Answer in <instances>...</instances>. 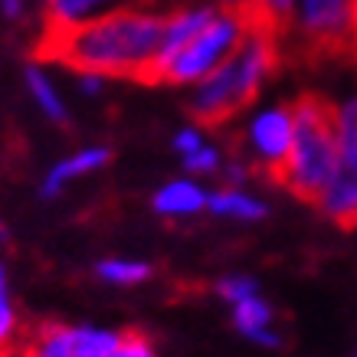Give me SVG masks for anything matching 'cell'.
Returning a JSON list of instances; mask_svg holds the SVG:
<instances>
[{"mask_svg":"<svg viewBox=\"0 0 357 357\" xmlns=\"http://www.w3.org/2000/svg\"><path fill=\"white\" fill-rule=\"evenodd\" d=\"M164 30L167 17L141 10H119L76 23L46 20V30L33 46V56L86 76H119L141 82L161 50Z\"/></svg>","mask_w":357,"mask_h":357,"instance_id":"cell-1","label":"cell"},{"mask_svg":"<svg viewBox=\"0 0 357 357\" xmlns=\"http://www.w3.org/2000/svg\"><path fill=\"white\" fill-rule=\"evenodd\" d=\"M275 63H279V33L249 23L246 40L236 46V53H229L200 86L190 105L194 119L206 128L227 125L256 98L262 79L275 69Z\"/></svg>","mask_w":357,"mask_h":357,"instance_id":"cell-2","label":"cell"},{"mask_svg":"<svg viewBox=\"0 0 357 357\" xmlns=\"http://www.w3.org/2000/svg\"><path fill=\"white\" fill-rule=\"evenodd\" d=\"M337 164V109L321 96H302L292 105V151L279 184L298 200H314L328 187Z\"/></svg>","mask_w":357,"mask_h":357,"instance_id":"cell-3","label":"cell"},{"mask_svg":"<svg viewBox=\"0 0 357 357\" xmlns=\"http://www.w3.org/2000/svg\"><path fill=\"white\" fill-rule=\"evenodd\" d=\"M246 33H249V20L243 7L227 13H213V20L167 63L161 82H190V79L210 76L229 56V50H236L246 40Z\"/></svg>","mask_w":357,"mask_h":357,"instance_id":"cell-4","label":"cell"},{"mask_svg":"<svg viewBox=\"0 0 357 357\" xmlns=\"http://www.w3.org/2000/svg\"><path fill=\"white\" fill-rule=\"evenodd\" d=\"M318 206L337 227H357V98L337 112V164Z\"/></svg>","mask_w":357,"mask_h":357,"instance_id":"cell-5","label":"cell"},{"mask_svg":"<svg viewBox=\"0 0 357 357\" xmlns=\"http://www.w3.org/2000/svg\"><path fill=\"white\" fill-rule=\"evenodd\" d=\"M121 341L119 331L96 325H43L20 337L17 357H105Z\"/></svg>","mask_w":357,"mask_h":357,"instance_id":"cell-6","label":"cell"},{"mask_svg":"<svg viewBox=\"0 0 357 357\" xmlns=\"http://www.w3.org/2000/svg\"><path fill=\"white\" fill-rule=\"evenodd\" d=\"M302 30L312 53L351 50V0H302Z\"/></svg>","mask_w":357,"mask_h":357,"instance_id":"cell-7","label":"cell"},{"mask_svg":"<svg viewBox=\"0 0 357 357\" xmlns=\"http://www.w3.org/2000/svg\"><path fill=\"white\" fill-rule=\"evenodd\" d=\"M249 141H252V151H256L259 164L266 167V174L279 184V174H282V167H285V158L292 151V109L262 112L259 119L252 121Z\"/></svg>","mask_w":357,"mask_h":357,"instance_id":"cell-8","label":"cell"},{"mask_svg":"<svg viewBox=\"0 0 357 357\" xmlns=\"http://www.w3.org/2000/svg\"><path fill=\"white\" fill-rule=\"evenodd\" d=\"M233 325L252 344H262V347L282 344L279 331H275V312H272V305L262 295H249V298L233 305Z\"/></svg>","mask_w":357,"mask_h":357,"instance_id":"cell-9","label":"cell"},{"mask_svg":"<svg viewBox=\"0 0 357 357\" xmlns=\"http://www.w3.org/2000/svg\"><path fill=\"white\" fill-rule=\"evenodd\" d=\"M210 197L194 184V181H171L154 194V210L161 217H190L197 210H204Z\"/></svg>","mask_w":357,"mask_h":357,"instance_id":"cell-10","label":"cell"},{"mask_svg":"<svg viewBox=\"0 0 357 357\" xmlns=\"http://www.w3.org/2000/svg\"><path fill=\"white\" fill-rule=\"evenodd\" d=\"M105 161H109V151H105V148H89V151H79V154H73V158L59 161L53 171L46 174L43 197H56L69 181H76V177H82V174H89V171H98Z\"/></svg>","mask_w":357,"mask_h":357,"instance_id":"cell-11","label":"cell"},{"mask_svg":"<svg viewBox=\"0 0 357 357\" xmlns=\"http://www.w3.org/2000/svg\"><path fill=\"white\" fill-rule=\"evenodd\" d=\"M292 3L295 0H243L239 7L246 10L249 23L282 33L289 26V20H292Z\"/></svg>","mask_w":357,"mask_h":357,"instance_id":"cell-12","label":"cell"},{"mask_svg":"<svg viewBox=\"0 0 357 357\" xmlns=\"http://www.w3.org/2000/svg\"><path fill=\"white\" fill-rule=\"evenodd\" d=\"M206 206L217 213V217H233V220H259L266 213V206L256 197L243 194V190H220L206 200Z\"/></svg>","mask_w":357,"mask_h":357,"instance_id":"cell-13","label":"cell"},{"mask_svg":"<svg viewBox=\"0 0 357 357\" xmlns=\"http://www.w3.org/2000/svg\"><path fill=\"white\" fill-rule=\"evenodd\" d=\"M98 279L102 282H112V285H138L151 275V266L148 262H138V259H105L96 266Z\"/></svg>","mask_w":357,"mask_h":357,"instance_id":"cell-14","label":"cell"},{"mask_svg":"<svg viewBox=\"0 0 357 357\" xmlns=\"http://www.w3.org/2000/svg\"><path fill=\"white\" fill-rule=\"evenodd\" d=\"M20 314L13 308V302L7 298V292L0 295V357L13 354L20 344Z\"/></svg>","mask_w":357,"mask_h":357,"instance_id":"cell-15","label":"cell"},{"mask_svg":"<svg viewBox=\"0 0 357 357\" xmlns=\"http://www.w3.org/2000/svg\"><path fill=\"white\" fill-rule=\"evenodd\" d=\"M30 89H33V96L40 98V105H43V112L50 115V119H56V121H63L66 119V112H63V102H59V96L53 92V86H50V79L46 76H40L36 69H30Z\"/></svg>","mask_w":357,"mask_h":357,"instance_id":"cell-16","label":"cell"},{"mask_svg":"<svg viewBox=\"0 0 357 357\" xmlns=\"http://www.w3.org/2000/svg\"><path fill=\"white\" fill-rule=\"evenodd\" d=\"M217 295L223 302H229V308H233V305L249 298V295H259V285L249 279V275H227V279L217 282Z\"/></svg>","mask_w":357,"mask_h":357,"instance_id":"cell-17","label":"cell"},{"mask_svg":"<svg viewBox=\"0 0 357 357\" xmlns=\"http://www.w3.org/2000/svg\"><path fill=\"white\" fill-rule=\"evenodd\" d=\"M98 3H105V0H53V7H50V17H46V20L76 23V20H82L92 7H98Z\"/></svg>","mask_w":357,"mask_h":357,"instance_id":"cell-18","label":"cell"},{"mask_svg":"<svg viewBox=\"0 0 357 357\" xmlns=\"http://www.w3.org/2000/svg\"><path fill=\"white\" fill-rule=\"evenodd\" d=\"M105 357H158L154 344L144 335H121V341Z\"/></svg>","mask_w":357,"mask_h":357,"instance_id":"cell-19","label":"cell"},{"mask_svg":"<svg viewBox=\"0 0 357 357\" xmlns=\"http://www.w3.org/2000/svg\"><path fill=\"white\" fill-rule=\"evenodd\" d=\"M187 161V171H194V174H206V171H217V164H220V154L213 151V148H200V151L194 154H187L184 158Z\"/></svg>","mask_w":357,"mask_h":357,"instance_id":"cell-20","label":"cell"},{"mask_svg":"<svg viewBox=\"0 0 357 357\" xmlns=\"http://www.w3.org/2000/svg\"><path fill=\"white\" fill-rule=\"evenodd\" d=\"M200 148H204V141H200V135H197V131H181V135H177V151L184 154H194V151H200Z\"/></svg>","mask_w":357,"mask_h":357,"instance_id":"cell-21","label":"cell"},{"mask_svg":"<svg viewBox=\"0 0 357 357\" xmlns=\"http://www.w3.org/2000/svg\"><path fill=\"white\" fill-rule=\"evenodd\" d=\"M351 50L357 53V0H351Z\"/></svg>","mask_w":357,"mask_h":357,"instance_id":"cell-22","label":"cell"},{"mask_svg":"<svg viewBox=\"0 0 357 357\" xmlns=\"http://www.w3.org/2000/svg\"><path fill=\"white\" fill-rule=\"evenodd\" d=\"M0 7L7 10V17H17L20 13V0H0Z\"/></svg>","mask_w":357,"mask_h":357,"instance_id":"cell-23","label":"cell"},{"mask_svg":"<svg viewBox=\"0 0 357 357\" xmlns=\"http://www.w3.org/2000/svg\"><path fill=\"white\" fill-rule=\"evenodd\" d=\"M7 292V272H3V266H0V295Z\"/></svg>","mask_w":357,"mask_h":357,"instance_id":"cell-24","label":"cell"},{"mask_svg":"<svg viewBox=\"0 0 357 357\" xmlns=\"http://www.w3.org/2000/svg\"><path fill=\"white\" fill-rule=\"evenodd\" d=\"M0 239H7V229H3V223H0Z\"/></svg>","mask_w":357,"mask_h":357,"instance_id":"cell-25","label":"cell"},{"mask_svg":"<svg viewBox=\"0 0 357 357\" xmlns=\"http://www.w3.org/2000/svg\"><path fill=\"white\" fill-rule=\"evenodd\" d=\"M239 3H243V0H239Z\"/></svg>","mask_w":357,"mask_h":357,"instance_id":"cell-26","label":"cell"}]
</instances>
